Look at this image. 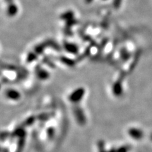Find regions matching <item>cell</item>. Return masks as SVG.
Segmentation results:
<instances>
[{"label":"cell","instance_id":"cell-1","mask_svg":"<svg viewBox=\"0 0 152 152\" xmlns=\"http://www.w3.org/2000/svg\"><path fill=\"white\" fill-rule=\"evenodd\" d=\"M129 134L131 137L135 140H140L143 136V132L138 129H131L129 131Z\"/></svg>","mask_w":152,"mask_h":152},{"label":"cell","instance_id":"cell-2","mask_svg":"<svg viewBox=\"0 0 152 152\" xmlns=\"http://www.w3.org/2000/svg\"><path fill=\"white\" fill-rule=\"evenodd\" d=\"M151 140H152V134H151Z\"/></svg>","mask_w":152,"mask_h":152}]
</instances>
